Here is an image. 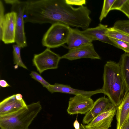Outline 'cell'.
Instances as JSON below:
<instances>
[{"instance_id": "6", "label": "cell", "mask_w": 129, "mask_h": 129, "mask_svg": "<svg viewBox=\"0 0 129 129\" xmlns=\"http://www.w3.org/2000/svg\"><path fill=\"white\" fill-rule=\"evenodd\" d=\"M60 59L58 54L47 48L42 52L35 54L33 62L37 71L41 74L46 70L57 68Z\"/></svg>"}, {"instance_id": "31", "label": "cell", "mask_w": 129, "mask_h": 129, "mask_svg": "<svg viewBox=\"0 0 129 129\" xmlns=\"http://www.w3.org/2000/svg\"><path fill=\"white\" fill-rule=\"evenodd\" d=\"M15 95V98L18 100H21L23 99L22 96L21 94L18 93Z\"/></svg>"}, {"instance_id": "30", "label": "cell", "mask_w": 129, "mask_h": 129, "mask_svg": "<svg viewBox=\"0 0 129 129\" xmlns=\"http://www.w3.org/2000/svg\"><path fill=\"white\" fill-rule=\"evenodd\" d=\"M77 116L76 119L73 123V125L75 129H80V125L77 119Z\"/></svg>"}, {"instance_id": "2", "label": "cell", "mask_w": 129, "mask_h": 129, "mask_svg": "<svg viewBox=\"0 0 129 129\" xmlns=\"http://www.w3.org/2000/svg\"><path fill=\"white\" fill-rule=\"evenodd\" d=\"M103 93L108 96L112 103L117 107L121 102L126 87L119 63L109 60L104 67Z\"/></svg>"}, {"instance_id": "14", "label": "cell", "mask_w": 129, "mask_h": 129, "mask_svg": "<svg viewBox=\"0 0 129 129\" xmlns=\"http://www.w3.org/2000/svg\"><path fill=\"white\" fill-rule=\"evenodd\" d=\"M27 106L23 99L17 100L15 95L10 96L0 103V116H3L15 112Z\"/></svg>"}, {"instance_id": "32", "label": "cell", "mask_w": 129, "mask_h": 129, "mask_svg": "<svg viewBox=\"0 0 129 129\" xmlns=\"http://www.w3.org/2000/svg\"><path fill=\"white\" fill-rule=\"evenodd\" d=\"M80 129H87L85 125L81 124L80 125Z\"/></svg>"}, {"instance_id": "15", "label": "cell", "mask_w": 129, "mask_h": 129, "mask_svg": "<svg viewBox=\"0 0 129 129\" xmlns=\"http://www.w3.org/2000/svg\"><path fill=\"white\" fill-rule=\"evenodd\" d=\"M92 42L83 35L81 31L71 28L66 48L69 50L89 44Z\"/></svg>"}, {"instance_id": "24", "label": "cell", "mask_w": 129, "mask_h": 129, "mask_svg": "<svg viewBox=\"0 0 129 129\" xmlns=\"http://www.w3.org/2000/svg\"><path fill=\"white\" fill-rule=\"evenodd\" d=\"M5 8L2 1L0 0V34L2 30L3 22L5 18Z\"/></svg>"}, {"instance_id": "7", "label": "cell", "mask_w": 129, "mask_h": 129, "mask_svg": "<svg viewBox=\"0 0 129 129\" xmlns=\"http://www.w3.org/2000/svg\"><path fill=\"white\" fill-rule=\"evenodd\" d=\"M94 102L91 97L76 95L69 98L67 111L70 115L86 114L92 108Z\"/></svg>"}, {"instance_id": "12", "label": "cell", "mask_w": 129, "mask_h": 129, "mask_svg": "<svg viewBox=\"0 0 129 129\" xmlns=\"http://www.w3.org/2000/svg\"><path fill=\"white\" fill-rule=\"evenodd\" d=\"M108 26L101 23L96 27L88 28L82 31L81 33L92 41L98 40L116 47L115 45L106 35Z\"/></svg>"}, {"instance_id": "28", "label": "cell", "mask_w": 129, "mask_h": 129, "mask_svg": "<svg viewBox=\"0 0 129 129\" xmlns=\"http://www.w3.org/2000/svg\"><path fill=\"white\" fill-rule=\"evenodd\" d=\"M0 86L2 87H6L10 86V85L7 82L4 80H1L0 81Z\"/></svg>"}, {"instance_id": "9", "label": "cell", "mask_w": 129, "mask_h": 129, "mask_svg": "<svg viewBox=\"0 0 129 129\" xmlns=\"http://www.w3.org/2000/svg\"><path fill=\"white\" fill-rule=\"evenodd\" d=\"M82 58L101 59L95 51L92 43L75 48L69 50L66 54L60 56V59L73 60Z\"/></svg>"}, {"instance_id": "29", "label": "cell", "mask_w": 129, "mask_h": 129, "mask_svg": "<svg viewBox=\"0 0 129 129\" xmlns=\"http://www.w3.org/2000/svg\"><path fill=\"white\" fill-rule=\"evenodd\" d=\"M121 129H129V117Z\"/></svg>"}, {"instance_id": "26", "label": "cell", "mask_w": 129, "mask_h": 129, "mask_svg": "<svg viewBox=\"0 0 129 129\" xmlns=\"http://www.w3.org/2000/svg\"><path fill=\"white\" fill-rule=\"evenodd\" d=\"M68 4L71 5H75L80 6L85 5L86 1L85 0H65Z\"/></svg>"}, {"instance_id": "25", "label": "cell", "mask_w": 129, "mask_h": 129, "mask_svg": "<svg viewBox=\"0 0 129 129\" xmlns=\"http://www.w3.org/2000/svg\"><path fill=\"white\" fill-rule=\"evenodd\" d=\"M127 0H115L111 8V10H119Z\"/></svg>"}, {"instance_id": "10", "label": "cell", "mask_w": 129, "mask_h": 129, "mask_svg": "<svg viewBox=\"0 0 129 129\" xmlns=\"http://www.w3.org/2000/svg\"><path fill=\"white\" fill-rule=\"evenodd\" d=\"M117 107L114 106L110 109L101 114L85 125L87 129H108L114 115Z\"/></svg>"}, {"instance_id": "5", "label": "cell", "mask_w": 129, "mask_h": 129, "mask_svg": "<svg viewBox=\"0 0 129 129\" xmlns=\"http://www.w3.org/2000/svg\"><path fill=\"white\" fill-rule=\"evenodd\" d=\"M5 2L11 6V11L16 14V32L15 42L21 48L27 46L25 36L24 16L26 7V1L4 0Z\"/></svg>"}, {"instance_id": "21", "label": "cell", "mask_w": 129, "mask_h": 129, "mask_svg": "<svg viewBox=\"0 0 129 129\" xmlns=\"http://www.w3.org/2000/svg\"><path fill=\"white\" fill-rule=\"evenodd\" d=\"M113 27L129 35V20H117Z\"/></svg>"}, {"instance_id": "8", "label": "cell", "mask_w": 129, "mask_h": 129, "mask_svg": "<svg viewBox=\"0 0 129 129\" xmlns=\"http://www.w3.org/2000/svg\"><path fill=\"white\" fill-rule=\"evenodd\" d=\"M16 14L11 11L5 15L0 39L5 44L15 42Z\"/></svg>"}, {"instance_id": "3", "label": "cell", "mask_w": 129, "mask_h": 129, "mask_svg": "<svg viewBox=\"0 0 129 129\" xmlns=\"http://www.w3.org/2000/svg\"><path fill=\"white\" fill-rule=\"evenodd\" d=\"M42 109L40 102L38 101L15 112L0 116L1 129H29V126Z\"/></svg>"}, {"instance_id": "20", "label": "cell", "mask_w": 129, "mask_h": 129, "mask_svg": "<svg viewBox=\"0 0 129 129\" xmlns=\"http://www.w3.org/2000/svg\"><path fill=\"white\" fill-rule=\"evenodd\" d=\"M115 0H105L104 1L103 6L99 18L100 22L106 17L109 12L111 11L112 6Z\"/></svg>"}, {"instance_id": "23", "label": "cell", "mask_w": 129, "mask_h": 129, "mask_svg": "<svg viewBox=\"0 0 129 129\" xmlns=\"http://www.w3.org/2000/svg\"><path fill=\"white\" fill-rule=\"evenodd\" d=\"M30 75L32 78L40 82L43 87L46 88L50 84L46 81L39 74L35 71H31Z\"/></svg>"}, {"instance_id": "16", "label": "cell", "mask_w": 129, "mask_h": 129, "mask_svg": "<svg viewBox=\"0 0 129 129\" xmlns=\"http://www.w3.org/2000/svg\"><path fill=\"white\" fill-rule=\"evenodd\" d=\"M116 129H121L129 117V90H126L123 98L117 107Z\"/></svg>"}, {"instance_id": "13", "label": "cell", "mask_w": 129, "mask_h": 129, "mask_svg": "<svg viewBox=\"0 0 129 129\" xmlns=\"http://www.w3.org/2000/svg\"><path fill=\"white\" fill-rule=\"evenodd\" d=\"M46 88L52 93L59 92L75 95H80L90 97L95 94L103 93L101 89L94 91H86L74 88L68 85L57 83L54 85L50 84Z\"/></svg>"}, {"instance_id": "4", "label": "cell", "mask_w": 129, "mask_h": 129, "mask_svg": "<svg viewBox=\"0 0 129 129\" xmlns=\"http://www.w3.org/2000/svg\"><path fill=\"white\" fill-rule=\"evenodd\" d=\"M71 28L60 23L52 24L43 36V46L50 49L63 46L67 42Z\"/></svg>"}, {"instance_id": "11", "label": "cell", "mask_w": 129, "mask_h": 129, "mask_svg": "<svg viewBox=\"0 0 129 129\" xmlns=\"http://www.w3.org/2000/svg\"><path fill=\"white\" fill-rule=\"evenodd\" d=\"M114 106L108 98L105 96L99 98L94 102L92 108L86 114L83 119V123L88 124L95 118Z\"/></svg>"}, {"instance_id": "22", "label": "cell", "mask_w": 129, "mask_h": 129, "mask_svg": "<svg viewBox=\"0 0 129 129\" xmlns=\"http://www.w3.org/2000/svg\"><path fill=\"white\" fill-rule=\"evenodd\" d=\"M109 38L115 45L116 47L123 50L126 53H129V43L113 38Z\"/></svg>"}, {"instance_id": "18", "label": "cell", "mask_w": 129, "mask_h": 129, "mask_svg": "<svg viewBox=\"0 0 129 129\" xmlns=\"http://www.w3.org/2000/svg\"><path fill=\"white\" fill-rule=\"evenodd\" d=\"M106 35L108 37L129 43V35L113 27L108 28Z\"/></svg>"}, {"instance_id": "19", "label": "cell", "mask_w": 129, "mask_h": 129, "mask_svg": "<svg viewBox=\"0 0 129 129\" xmlns=\"http://www.w3.org/2000/svg\"><path fill=\"white\" fill-rule=\"evenodd\" d=\"M13 47L14 63L20 67L27 69L21 58L20 51L21 47L17 44L13 45Z\"/></svg>"}, {"instance_id": "17", "label": "cell", "mask_w": 129, "mask_h": 129, "mask_svg": "<svg viewBox=\"0 0 129 129\" xmlns=\"http://www.w3.org/2000/svg\"><path fill=\"white\" fill-rule=\"evenodd\" d=\"M119 63L125 84L126 90H129V53L125 52L122 54Z\"/></svg>"}, {"instance_id": "1", "label": "cell", "mask_w": 129, "mask_h": 129, "mask_svg": "<svg viewBox=\"0 0 129 129\" xmlns=\"http://www.w3.org/2000/svg\"><path fill=\"white\" fill-rule=\"evenodd\" d=\"M91 13L87 7L74 8L65 0H33L29 6L28 16L33 23H60L85 29L91 22Z\"/></svg>"}, {"instance_id": "27", "label": "cell", "mask_w": 129, "mask_h": 129, "mask_svg": "<svg viewBox=\"0 0 129 129\" xmlns=\"http://www.w3.org/2000/svg\"><path fill=\"white\" fill-rule=\"evenodd\" d=\"M129 19V0L127 1L119 10Z\"/></svg>"}]
</instances>
